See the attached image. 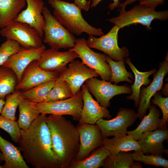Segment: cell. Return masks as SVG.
<instances>
[{
  "label": "cell",
  "mask_w": 168,
  "mask_h": 168,
  "mask_svg": "<svg viewBox=\"0 0 168 168\" xmlns=\"http://www.w3.org/2000/svg\"><path fill=\"white\" fill-rule=\"evenodd\" d=\"M26 3V0H0V28L14 21Z\"/></svg>",
  "instance_id": "cell-25"
},
{
  "label": "cell",
  "mask_w": 168,
  "mask_h": 168,
  "mask_svg": "<svg viewBox=\"0 0 168 168\" xmlns=\"http://www.w3.org/2000/svg\"><path fill=\"white\" fill-rule=\"evenodd\" d=\"M0 128L8 133L15 142L18 143L21 129L17 122L0 115Z\"/></svg>",
  "instance_id": "cell-36"
},
{
  "label": "cell",
  "mask_w": 168,
  "mask_h": 168,
  "mask_svg": "<svg viewBox=\"0 0 168 168\" xmlns=\"http://www.w3.org/2000/svg\"><path fill=\"white\" fill-rule=\"evenodd\" d=\"M36 60L32 62L25 68L16 90H27L46 82L56 80L58 77L59 73L49 72L40 68Z\"/></svg>",
  "instance_id": "cell-17"
},
{
  "label": "cell",
  "mask_w": 168,
  "mask_h": 168,
  "mask_svg": "<svg viewBox=\"0 0 168 168\" xmlns=\"http://www.w3.org/2000/svg\"><path fill=\"white\" fill-rule=\"evenodd\" d=\"M74 3L81 10L88 11L90 7V0H74Z\"/></svg>",
  "instance_id": "cell-39"
},
{
  "label": "cell",
  "mask_w": 168,
  "mask_h": 168,
  "mask_svg": "<svg viewBox=\"0 0 168 168\" xmlns=\"http://www.w3.org/2000/svg\"><path fill=\"white\" fill-rule=\"evenodd\" d=\"M146 0H126L123 3L120 4L119 7H121L122 10H125L126 7L128 5L130 4L135 2L138 1L139 2H142Z\"/></svg>",
  "instance_id": "cell-41"
},
{
  "label": "cell",
  "mask_w": 168,
  "mask_h": 168,
  "mask_svg": "<svg viewBox=\"0 0 168 168\" xmlns=\"http://www.w3.org/2000/svg\"><path fill=\"white\" fill-rule=\"evenodd\" d=\"M162 93L159 91H157L151 99L152 103L158 106L162 114V122L159 129H167V124L168 119V97H163Z\"/></svg>",
  "instance_id": "cell-35"
},
{
  "label": "cell",
  "mask_w": 168,
  "mask_h": 168,
  "mask_svg": "<svg viewBox=\"0 0 168 168\" xmlns=\"http://www.w3.org/2000/svg\"><path fill=\"white\" fill-rule=\"evenodd\" d=\"M106 61L110 68L111 76L109 82H114L116 85L118 83L123 81L132 83L133 79V75L131 73L128 72L124 65V60H122L115 61L110 58L106 54Z\"/></svg>",
  "instance_id": "cell-29"
},
{
  "label": "cell",
  "mask_w": 168,
  "mask_h": 168,
  "mask_svg": "<svg viewBox=\"0 0 168 168\" xmlns=\"http://www.w3.org/2000/svg\"><path fill=\"white\" fill-rule=\"evenodd\" d=\"M124 60L127 64L134 74L135 80L134 83L130 86L132 92L131 94L126 97L128 100H133L134 103L135 107H138L140 100V89L143 85L147 86L151 83L149 78L156 71V68L146 72L139 71L133 64L129 58H126Z\"/></svg>",
  "instance_id": "cell-24"
},
{
  "label": "cell",
  "mask_w": 168,
  "mask_h": 168,
  "mask_svg": "<svg viewBox=\"0 0 168 168\" xmlns=\"http://www.w3.org/2000/svg\"><path fill=\"white\" fill-rule=\"evenodd\" d=\"M42 14L45 20L44 42L51 48L58 50L73 48L76 39L72 34L60 23L45 6Z\"/></svg>",
  "instance_id": "cell-5"
},
{
  "label": "cell",
  "mask_w": 168,
  "mask_h": 168,
  "mask_svg": "<svg viewBox=\"0 0 168 168\" xmlns=\"http://www.w3.org/2000/svg\"><path fill=\"white\" fill-rule=\"evenodd\" d=\"M5 103V101L4 100V99H0V115L1 114L2 108Z\"/></svg>",
  "instance_id": "cell-43"
},
{
  "label": "cell",
  "mask_w": 168,
  "mask_h": 168,
  "mask_svg": "<svg viewBox=\"0 0 168 168\" xmlns=\"http://www.w3.org/2000/svg\"><path fill=\"white\" fill-rule=\"evenodd\" d=\"M29 102L31 106L40 114L62 115H70L79 121L83 106L82 92L80 90L72 97L62 100L40 103Z\"/></svg>",
  "instance_id": "cell-6"
},
{
  "label": "cell",
  "mask_w": 168,
  "mask_h": 168,
  "mask_svg": "<svg viewBox=\"0 0 168 168\" xmlns=\"http://www.w3.org/2000/svg\"><path fill=\"white\" fill-rule=\"evenodd\" d=\"M46 114H40L27 130L21 129L18 147L35 168H61L53 151Z\"/></svg>",
  "instance_id": "cell-1"
},
{
  "label": "cell",
  "mask_w": 168,
  "mask_h": 168,
  "mask_svg": "<svg viewBox=\"0 0 168 168\" xmlns=\"http://www.w3.org/2000/svg\"><path fill=\"white\" fill-rule=\"evenodd\" d=\"M85 83L88 91L100 105L107 108L110 106V100L114 96L123 94H130L132 92L131 87L128 85L118 86L96 77L89 78Z\"/></svg>",
  "instance_id": "cell-11"
},
{
  "label": "cell",
  "mask_w": 168,
  "mask_h": 168,
  "mask_svg": "<svg viewBox=\"0 0 168 168\" xmlns=\"http://www.w3.org/2000/svg\"><path fill=\"white\" fill-rule=\"evenodd\" d=\"M18 106L19 115L18 124L21 129L27 130L40 114L31 106L29 100L23 97Z\"/></svg>",
  "instance_id": "cell-27"
},
{
  "label": "cell",
  "mask_w": 168,
  "mask_h": 168,
  "mask_svg": "<svg viewBox=\"0 0 168 168\" xmlns=\"http://www.w3.org/2000/svg\"><path fill=\"white\" fill-rule=\"evenodd\" d=\"M45 49L44 45L37 48H25L22 47L19 51L10 57L2 65L14 72L19 82L25 68L32 62L37 60Z\"/></svg>",
  "instance_id": "cell-18"
},
{
  "label": "cell",
  "mask_w": 168,
  "mask_h": 168,
  "mask_svg": "<svg viewBox=\"0 0 168 168\" xmlns=\"http://www.w3.org/2000/svg\"><path fill=\"white\" fill-rule=\"evenodd\" d=\"M46 120L52 149L61 168H69L80 147L77 127L62 115L50 114L47 116Z\"/></svg>",
  "instance_id": "cell-2"
},
{
  "label": "cell",
  "mask_w": 168,
  "mask_h": 168,
  "mask_svg": "<svg viewBox=\"0 0 168 168\" xmlns=\"http://www.w3.org/2000/svg\"><path fill=\"white\" fill-rule=\"evenodd\" d=\"M133 161L132 153L123 151L116 155L108 156L104 161L103 167L132 168Z\"/></svg>",
  "instance_id": "cell-32"
},
{
  "label": "cell",
  "mask_w": 168,
  "mask_h": 168,
  "mask_svg": "<svg viewBox=\"0 0 168 168\" xmlns=\"http://www.w3.org/2000/svg\"><path fill=\"white\" fill-rule=\"evenodd\" d=\"M0 33L7 39L15 41L25 48H39L43 45L37 31L26 23L13 21L1 29Z\"/></svg>",
  "instance_id": "cell-8"
},
{
  "label": "cell",
  "mask_w": 168,
  "mask_h": 168,
  "mask_svg": "<svg viewBox=\"0 0 168 168\" xmlns=\"http://www.w3.org/2000/svg\"><path fill=\"white\" fill-rule=\"evenodd\" d=\"M78 57L75 52L69 50L61 52L50 48L45 49L36 62L41 69L59 74L67 68L68 63Z\"/></svg>",
  "instance_id": "cell-15"
},
{
  "label": "cell",
  "mask_w": 168,
  "mask_h": 168,
  "mask_svg": "<svg viewBox=\"0 0 168 168\" xmlns=\"http://www.w3.org/2000/svg\"><path fill=\"white\" fill-rule=\"evenodd\" d=\"M168 72V55L160 63L158 69L155 72L152 81L148 86L140 89V100L137 110L138 118L141 120L151 106L152 97L162 88L163 79Z\"/></svg>",
  "instance_id": "cell-13"
},
{
  "label": "cell",
  "mask_w": 168,
  "mask_h": 168,
  "mask_svg": "<svg viewBox=\"0 0 168 168\" xmlns=\"http://www.w3.org/2000/svg\"><path fill=\"white\" fill-rule=\"evenodd\" d=\"M76 52L87 67L95 70L102 80L109 81L111 72L106 61V54L95 52L87 45L84 38L76 39L75 46L68 49Z\"/></svg>",
  "instance_id": "cell-7"
},
{
  "label": "cell",
  "mask_w": 168,
  "mask_h": 168,
  "mask_svg": "<svg viewBox=\"0 0 168 168\" xmlns=\"http://www.w3.org/2000/svg\"><path fill=\"white\" fill-rule=\"evenodd\" d=\"M21 47L16 42L7 39L0 46V66L2 65L11 55L19 51Z\"/></svg>",
  "instance_id": "cell-37"
},
{
  "label": "cell",
  "mask_w": 168,
  "mask_h": 168,
  "mask_svg": "<svg viewBox=\"0 0 168 168\" xmlns=\"http://www.w3.org/2000/svg\"><path fill=\"white\" fill-rule=\"evenodd\" d=\"M119 16L107 20L120 29L131 25L139 24L146 27L148 30H152V22L154 20L165 21L168 19V11H156L146 6L139 4L130 10H119Z\"/></svg>",
  "instance_id": "cell-4"
},
{
  "label": "cell",
  "mask_w": 168,
  "mask_h": 168,
  "mask_svg": "<svg viewBox=\"0 0 168 168\" xmlns=\"http://www.w3.org/2000/svg\"><path fill=\"white\" fill-rule=\"evenodd\" d=\"M77 128L79 135L80 147L73 161H80L88 156L91 152L102 145L103 140L100 129L96 124H78Z\"/></svg>",
  "instance_id": "cell-12"
},
{
  "label": "cell",
  "mask_w": 168,
  "mask_h": 168,
  "mask_svg": "<svg viewBox=\"0 0 168 168\" xmlns=\"http://www.w3.org/2000/svg\"><path fill=\"white\" fill-rule=\"evenodd\" d=\"M4 160V156L0 150V164H1L3 161Z\"/></svg>",
  "instance_id": "cell-44"
},
{
  "label": "cell",
  "mask_w": 168,
  "mask_h": 168,
  "mask_svg": "<svg viewBox=\"0 0 168 168\" xmlns=\"http://www.w3.org/2000/svg\"><path fill=\"white\" fill-rule=\"evenodd\" d=\"M27 7L20 13L14 21L26 23L35 29L42 38L45 20L42 14L44 7L42 0H26Z\"/></svg>",
  "instance_id": "cell-19"
},
{
  "label": "cell",
  "mask_w": 168,
  "mask_h": 168,
  "mask_svg": "<svg viewBox=\"0 0 168 168\" xmlns=\"http://www.w3.org/2000/svg\"><path fill=\"white\" fill-rule=\"evenodd\" d=\"M137 114L132 109L121 108L114 118L105 120L100 118L96 122L100 128L103 138L111 136L127 134V128L138 119Z\"/></svg>",
  "instance_id": "cell-10"
},
{
  "label": "cell",
  "mask_w": 168,
  "mask_h": 168,
  "mask_svg": "<svg viewBox=\"0 0 168 168\" xmlns=\"http://www.w3.org/2000/svg\"><path fill=\"white\" fill-rule=\"evenodd\" d=\"M0 150L4 158V165L0 168H29L18 147L0 135Z\"/></svg>",
  "instance_id": "cell-23"
},
{
  "label": "cell",
  "mask_w": 168,
  "mask_h": 168,
  "mask_svg": "<svg viewBox=\"0 0 168 168\" xmlns=\"http://www.w3.org/2000/svg\"><path fill=\"white\" fill-rule=\"evenodd\" d=\"M168 138L167 129H158L145 133L138 141L144 154L162 156L164 153H168V150L164 149L163 144V142Z\"/></svg>",
  "instance_id": "cell-20"
},
{
  "label": "cell",
  "mask_w": 168,
  "mask_h": 168,
  "mask_svg": "<svg viewBox=\"0 0 168 168\" xmlns=\"http://www.w3.org/2000/svg\"><path fill=\"white\" fill-rule=\"evenodd\" d=\"M102 0H92L91 5V7H96ZM120 0H113V2L111 3L109 5V7L110 10H112L115 8L119 7L121 4Z\"/></svg>",
  "instance_id": "cell-40"
},
{
  "label": "cell",
  "mask_w": 168,
  "mask_h": 168,
  "mask_svg": "<svg viewBox=\"0 0 168 168\" xmlns=\"http://www.w3.org/2000/svg\"><path fill=\"white\" fill-rule=\"evenodd\" d=\"M165 1V0H146L139 2V4L152 9H155L159 5L163 4Z\"/></svg>",
  "instance_id": "cell-38"
},
{
  "label": "cell",
  "mask_w": 168,
  "mask_h": 168,
  "mask_svg": "<svg viewBox=\"0 0 168 168\" xmlns=\"http://www.w3.org/2000/svg\"><path fill=\"white\" fill-rule=\"evenodd\" d=\"M134 161L142 162L145 164L156 166L168 168V160L161 156L153 154L145 155L142 151L132 153Z\"/></svg>",
  "instance_id": "cell-34"
},
{
  "label": "cell",
  "mask_w": 168,
  "mask_h": 168,
  "mask_svg": "<svg viewBox=\"0 0 168 168\" xmlns=\"http://www.w3.org/2000/svg\"><path fill=\"white\" fill-rule=\"evenodd\" d=\"M81 88L83 106L78 124H94L100 118L110 119L111 116L107 108L100 105L94 99L85 84Z\"/></svg>",
  "instance_id": "cell-16"
},
{
  "label": "cell",
  "mask_w": 168,
  "mask_h": 168,
  "mask_svg": "<svg viewBox=\"0 0 168 168\" xmlns=\"http://www.w3.org/2000/svg\"><path fill=\"white\" fill-rule=\"evenodd\" d=\"M101 146L107 149L110 153V155L113 156L123 151H141L138 141L128 134L114 136L111 139L105 138L103 139Z\"/></svg>",
  "instance_id": "cell-21"
},
{
  "label": "cell",
  "mask_w": 168,
  "mask_h": 168,
  "mask_svg": "<svg viewBox=\"0 0 168 168\" xmlns=\"http://www.w3.org/2000/svg\"><path fill=\"white\" fill-rule=\"evenodd\" d=\"M56 80L48 81L30 89L21 91L23 97L33 102H43L53 87Z\"/></svg>",
  "instance_id": "cell-30"
},
{
  "label": "cell",
  "mask_w": 168,
  "mask_h": 168,
  "mask_svg": "<svg viewBox=\"0 0 168 168\" xmlns=\"http://www.w3.org/2000/svg\"><path fill=\"white\" fill-rule=\"evenodd\" d=\"M110 155L107 149L101 146L85 158L72 162L69 168H99L103 167L105 160Z\"/></svg>",
  "instance_id": "cell-26"
},
{
  "label": "cell",
  "mask_w": 168,
  "mask_h": 168,
  "mask_svg": "<svg viewBox=\"0 0 168 168\" xmlns=\"http://www.w3.org/2000/svg\"><path fill=\"white\" fill-rule=\"evenodd\" d=\"M71 88L65 80L58 77L49 94L43 102L62 100L73 96Z\"/></svg>",
  "instance_id": "cell-31"
},
{
  "label": "cell",
  "mask_w": 168,
  "mask_h": 168,
  "mask_svg": "<svg viewBox=\"0 0 168 168\" xmlns=\"http://www.w3.org/2000/svg\"><path fill=\"white\" fill-rule=\"evenodd\" d=\"M6 100L1 115L7 118L15 120V114L17 107L23 98L20 90H16L12 93L7 95Z\"/></svg>",
  "instance_id": "cell-33"
},
{
  "label": "cell",
  "mask_w": 168,
  "mask_h": 168,
  "mask_svg": "<svg viewBox=\"0 0 168 168\" xmlns=\"http://www.w3.org/2000/svg\"><path fill=\"white\" fill-rule=\"evenodd\" d=\"M120 28L114 26L105 35L97 38L89 35L86 42L90 48H94L103 52L110 58L115 61L124 60L129 55L126 47H119L118 45V33Z\"/></svg>",
  "instance_id": "cell-9"
},
{
  "label": "cell",
  "mask_w": 168,
  "mask_h": 168,
  "mask_svg": "<svg viewBox=\"0 0 168 168\" xmlns=\"http://www.w3.org/2000/svg\"><path fill=\"white\" fill-rule=\"evenodd\" d=\"M53 9V15L58 21L72 34L80 35L101 36L104 34L100 28L89 24L84 18L81 9L74 3L62 0H48Z\"/></svg>",
  "instance_id": "cell-3"
},
{
  "label": "cell",
  "mask_w": 168,
  "mask_h": 168,
  "mask_svg": "<svg viewBox=\"0 0 168 168\" xmlns=\"http://www.w3.org/2000/svg\"><path fill=\"white\" fill-rule=\"evenodd\" d=\"M98 76L95 70L88 68L82 61L74 60L71 61L68 67L58 75L59 78L68 83L73 96L80 90L87 79Z\"/></svg>",
  "instance_id": "cell-14"
},
{
  "label": "cell",
  "mask_w": 168,
  "mask_h": 168,
  "mask_svg": "<svg viewBox=\"0 0 168 168\" xmlns=\"http://www.w3.org/2000/svg\"><path fill=\"white\" fill-rule=\"evenodd\" d=\"M148 109V114L143 117L136 128L127 131V134L137 141L140 139L145 133L159 129L161 123L162 118H160L161 112L157 108L156 105L154 104L151 105Z\"/></svg>",
  "instance_id": "cell-22"
},
{
  "label": "cell",
  "mask_w": 168,
  "mask_h": 168,
  "mask_svg": "<svg viewBox=\"0 0 168 168\" xmlns=\"http://www.w3.org/2000/svg\"><path fill=\"white\" fill-rule=\"evenodd\" d=\"M18 83L16 76L11 69L0 66V99H4L7 95L13 92Z\"/></svg>",
  "instance_id": "cell-28"
},
{
  "label": "cell",
  "mask_w": 168,
  "mask_h": 168,
  "mask_svg": "<svg viewBox=\"0 0 168 168\" xmlns=\"http://www.w3.org/2000/svg\"><path fill=\"white\" fill-rule=\"evenodd\" d=\"M142 166L138 161L133 162L132 168H142Z\"/></svg>",
  "instance_id": "cell-42"
}]
</instances>
